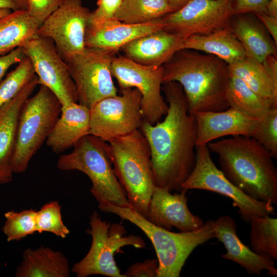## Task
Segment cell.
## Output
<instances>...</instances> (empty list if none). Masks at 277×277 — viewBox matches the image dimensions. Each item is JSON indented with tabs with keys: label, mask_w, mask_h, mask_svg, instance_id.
<instances>
[{
	"label": "cell",
	"mask_w": 277,
	"mask_h": 277,
	"mask_svg": "<svg viewBox=\"0 0 277 277\" xmlns=\"http://www.w3.org/2000/svg\"><path fill=\"white\" fill-rule=\"evenodd\" d=\"M255 15L277 45V18L266 13H256Z\"/></svg>",
	"instance_id": "40"
},
{
	"label": "cell",
	"mask_w": 277,
	"mask_h": 277,
	"mask_svg": "<svg viewBox=\"0 0 277 277\" xmlns=\"http://www.w3.org/2000/svg\"><path fill=\"white\" fill-rule=\"evenodd\" d=\"M16 1L21 9H27V3L26 0H16Z\"/></svg>",
	"instance_id": "44"
},
{
	"label": "cell",
	"mask_w": 277,
	"mask_h": 277,
	"mask_svg": "<svg viewBox=\"0 0 277 277\" xmlns=\"http://www.w3.org/2000/svg\"><path fill=\"white\" fill-rule=\"evenodd\" d=\"M228 68L231 75L242 79L259 95L277 104L276 55L262 62L247 56Z\"/></svg>",
	"instance_id": "23"
},
{
	"label": "cell",
	"mask_w": 277,
	"mask_h": 277,
	"mask_svg": "<svg viewBox=\"0 0 277 277\" xmlns=\"http://www.w3.org/2000/svg\"><path fill=\"white\" fill-rule=\"evenodd\" d=\"M105 148L131 207L146 217L155 187L146 137L137 129L106 143Z\"/></svg>",
	"instance_id": "5"
},
{
	"label": "cell",
	"mask_w": 277,
	"mask_h": 277,
	"mask_svg": "<svg viewBox=\"0 0 277 277\" xmlns=\"http://www.w3.org/2000/svg\"><path fill=\"white\" fill-rule=\"evenodd\" d=\"M98 209L115 214L139 228L152 243L157 256V277H179L185 262L199 245L215 238L213 220H209L192 231L173 232L156 226L131 207H123L103 201Z\"/></svg>",
	"instance_id": "4"
},
{
	"label": "cell",
	"mask_w": 277,
	"mask_h": 277,
	"mask_svg": "<svg viewBox=\"0 0 277 277\" xmlns=\"http://www.w3.org/2000/svg\"><path fill=\"white\" fill-rule=\"evenodd\" d=\"M22 47L32 63L39 85L49 89L62 107L77 103L75 84L52 40L36 35Z\"/></svg>",
	"instance_id": "14"
},
{
	"label": "cell",
	"mask_w": 277,
	"mask_h": 277,
	"mask_svg": "<svg viewBox=\"0 0 277 277\" xmlns=\"http://www.w3.org/2000/svg\"><path fill=\"white\" fill-rule=\"evenodd\" d=\"M26 1V10L40 26L46 18L60 6L64 0Z\"/></svg>",
	"instance_id": "35"
},
{
	"label": "cell",
	"mask_w": 277,
	"mask_h": 277,
	"mask_svg": "<svg viewBox=\"0 0 277 277\" xmlns=\"http://www.w3.org/2000/svg\"><path fill=\"white\" fill-rule=\"evenodd\" d=\"M235 14L266 13L270 0H231Z\"/></svg>",
	"instance_id": "37"
},
{
	"label": "cell",
	"mask_w": 277,
	"mask_h": 277,
	"mask_svg": "<svg viewBox=\"0 0 277 277\" xmlns=\"http://www.w3.org/2000/svg\"><path fill=\"white\" fill-rule=\"evenodd\" d=\"M162 85L168 105L164 120L154 125L143 120L140 129L150 149L155 186L180 192L195 163L196 121L182 86L174 81Z\"/></svg>",
	"instance_id": "1"
},
{
	"label": "cell",
	"mask_w": 277,
	"mask_h": 277,
	"mask_svg": "<svg viewBox=\"0 0 277 277\" xmlns=\"http://www.w3.org/2000/svg\"><path fill=\"white\" fill-rule=\"evenodd\" d=\"M90 115V109L78 103L62 107L60 116L45 142L47 145L55 153L73 146L89 134Z\"/></svg>",
	"instance_id": "22"
},
{
	"label": "cell",
	"mask_w": 277,
	"mask_h": 277,
	"mask_svg": "<svg viewBox=\"0 0 277 277\" xmlns=\"http://www.w3.org/2000/svg\"><path fill=\"white\" fill-rule=\"evenodd\" d=\"M25 54L22 46L18 47L10 52L0 55V81L7 70L13 65L18 64Z\"/></svg>",
	"instance_id": "39"
},
{
	"label": "cell",
	"mask_w": 277,
	"mask_h": 277,
	"mask_svg": "<svg viewBox=\"0 0 277 277\" xmlns=\"http://www.w3.org/2000/svg\"><path fill=\"white\" fill-rule=\"evenodd\" d=\"M195 151V165L182 185L183 189L208 190L231 199L233 206L238 208L241 218L247 223L255 216L275 214L272 204L251 197L226 178L213 163L207 145H196Z\"/></svg>",
	"instance_id": "10"
},
{
	"label": "cell",
	"mask_w": 277,
	"mask_h": 277,
	"mask_svg": "<svg viewBox=\"0 0 277 277\" xmlns=\"http://www.w3.org/2000/svg\"><path fill=\"white\" fill-rule=\"evenodd\" d=\"M173 12L168 0H122L114 18L128 24L147 23Z\"/></svg>",
	"instance_id": "29"
},
{
	"label": "cell",
	"mask_w": 277,
	"mask_h": 277,
	"mask_svg": "<svg viewBox=\"0 0 277 277\" xmlns=\"http://www.w3.org/2000/svg\"><path fill=\"white\" fill-rule=\"evenodd\" d=\"M187 191L184 189L172 194L165 189L155 186L145 217L153 224L170 231L173 227L180 232L200 228L204 222L189 210Z\"/></svg>",
	"instance_id": "16"
},
{
	"label": "cell",
	"mask_w": 277,
	"mask_h": 277,
	"mask_svg": "<svg viewBox=\"0 0 277 277\" xmlns=\"http://www.w3.org/2000/svg\"><path fill=\"white\" fill-rule=\"evenodd\" d=\"M229 27L247 56L262 62L269 56L276 55L277 45L257 18L247 14H235Z\"/></svg>",
	"instance_id": "24"
},
{
	"label": "cell",
	"mask_w": 277,
	"mask_h": 277,
	"mask_svg": "<svg viewBox=\"0 0 277 277\" xmlns=\"http://www.w3.org/2000/svg\"><path fill=\"white\" fill-rule=\"evenodd\" d=\"M190 0H168L173 12L179 10L187 4Z\"/></svg>",
	"instance_id": "43"
},
{
	"label": "cell",
	"mask_w": 277,
	"mask_h": 277,
	"mask_svg": "<svg viewBox=\"0 0 277 277\" xmlns=\"http://www.w3.org/2000/svg\"><path fill=\"white\" fill-rule=\"evenodd\" d=\"M163 66H145L125 56H115L111 64V73L120 89H137L142 95L141 111L144 121L154 125L165 116L168 105L162 95Z\"/></svg>",
	"instance_id": "12"
},
{
	"label": "cell",
	"mask_w": 277,
	"mask_h": 277,
	"mask_svg": "<svg viewBox=\"0 0 277 277\" xmlns=\"http://www.w3.org/2000/svg\"><path fill=\"white\" fill-rule=\"evenodd\" d=\"M183 40L177 34L161 29L134 39L120 50L124 56L138 64L159 67L181 50Z\"/></svg>",
	"instance_id": "21"
},
{
	"label": "cell",
	"mask_w": 277,
	"mask_h": 277,
	"mask_svg": "<svg viewBox=\"0 0 277 277\" xmlns=\"http://www.w3.org/2000/svg\"><path fill=\"white\" fill-rule=\"evenodd\" d=\"M35 75L30 60L25 56L0 82V107L13 98Z\"/></svg>",
	"instance_id": "32"
},
{
	"label": "cell",
	"mask_w": 277,
	"mask_h": 277,
	"mask_svg": "<svg viewBox=\"0 0 277 277\" xmlns=\"http://www.w3.org/2000/svg\"><path fill=\"white\" fill-rule=\"evenodd\" d=\"M181 49L204 52L218 57L228 65L247 56L244 48L229 26L207 35L189 36L183 41Z\"/></svg>",
	"instance_id": "25"
},
{
	"label": "cell",
	"mask_w": 277,
	"mask_h": 277,
	"mask_svg": "<svg viewBox=\"0 0 277 277\" xmlns=\"http://www.w3.org/2000/svg\"><path fill=\"white\" fill-rule=\"evenodd\" d=\"M270 153L277 157V107L270 109L260 118L252 137Z\"/></svg>",
	"instance_id": "34"
},
{
	"label": "cell",
	"mask_w": 277,
	"mask_h": 277,
	"mask_svg": "<svg viewBox=\"0 0 277 277\" xmlns=\"http://www.w3.org/2000/svg\"><path fill=\"white\" fill-rule=\"evenodd\" d=\"M227 100L229 107L250 117L261 118L275 104L264 98L254 92L240 78L231 75L227 90Z\"/></svg>",
	"instance_id": "28"
},
{
	"label": "cell",
	"mask_w": 277,
	"mask_h": 277,
	"mask_svg": "<svg viewBox=\"0 0 277 277\" xmlns=\"http://www.w3.org/2000/svg\"><path fill=\"white\" fill-rule=\"evenodd\" d=\"M158 268L157 259H147L133 263L124 274L126 277H157Z\"/></svg>",
	"instance_id": "36"
},
{
	"label": "cell",
	"mask_w": 277,
	"mask_h": 277,
	"mask_svg": "<svg viewBox=\"0 0 277 277\" xmlns=\"http://www.w3.org/2000/svg\"><path fill=\"white\" fill-rule=\"evenodd\" d=\"M20 111L12 162L13 173L24 172L33 156L46 142L62 111V105L47 87L39 85Z\"/></svg>",
	"instance_id": "7"
},
{
	"label": "cell",
	"mask_w": 277,
	"mask_h": 277,
	"mask_svg": "<svg viewBox=\"0 0 277 277\" xmlns=\"http://www.w3.org/2000/svg\"><path fill=\"white\" fill-rule=\"evenodd\" d=\"M36 216V211L33 209L6 212L2 231L7 241H19L37 232Z\"/></svg>",
	"instance_id": "31"
},
{
	"label": "cell",
	"mask_w": 277,
	"mask_h": 277,
	"mask_svg": "<svg viewBox=\"0 0 277 277\" xmlns=\"http://www.w3.org/2000/svg\"><path fill=\"white\" fill-rule=\"evenodd\" d=\"M234 15L231 0H190L162 19L164 29L177 34L184 39L228 27Z\"/></svg>",
	"instance_id": "15"
},
{
	"label": "cell",
	"mask_w": 277,
	"mask_h": 277,
	"mask_svg": "<svg viewBox=\"0 0 277 277\" xmlns=\"http://www.w3.org/2000/svg\"><path fill=\"white\" fill-rule=\"evenodd\" d=\"M121 2L122 0H98L97 8L91 12L90 18L103 19L113 17Z\"/></svg>",
	"instance_id": "38"
},
{
	"label": "cell",
	"mask_w": 277,
	"mask_h": 277,
	"mask_svg": "<svg viewBox=\"0 0 277 277\" xmlns=\"http://www.w3.org/2000/svg\"><path fill=\"white\" fill-rule=\"evenodd\" d=\"M120 90V95L102 99L90 109L89 134L108 142L140 128L141 93L134 88Z\"/></svg>",
	"instance_id": "11"
},
{
	"label": "cell",
	"mask_w": 277,
	"mask_h": 277,
	"mask_svg": "<svg viewBox=\"0 0 277 277\" xmlns=\"http://www.w3.org/2000/svg\"><path fill=\"white\" fill-rule=\"evenodd\" d=\"M71 269L66 256L48 247L27 248L16 269V277H69Z\"/></svg>",
	"instance_id": "26"
},
{
	"label": "cell",
	"mask_w": 277,
	"mask_h": 277,
	"mask_svg": "<svg viewBox=\"0 0 277 277\" xmlns=\"http://www.w3.org/2000/svg\"><path fill=\"white\" fill-rule=\"evenodd\" d=\"M195 114L196 146L207 145L225 136L252 137L260 119L246 115L235 109L220 111H197Z\"/></svg>",
	"instance_id": "18"
},
{
	"label": "cell",
	"mask_w": 277,
	"mask_h": 277,
	"mask_svg": "<svg viewBox=\"0 0 277 277\" xmlns=\"http://www.w3.org/2000/svg\"><path fill=\"white\" fill-rule=\"evenodd\" d=\"M0 9H9L13 11L20 9L16 0H0Z\"/></svg>",
	"instance_id": "41"
},
{
	"label": "cell",
	"mask_w": 277,
	"mask_h": 277,
	"mask_svg": "<svg viewBox=\"0 0 277 277\" xmlns=\"http://www.w3.org/2000/svg\"><path fill=\"white\" fill-rule=\"evenodd\" d=\"M91 12L81 0H64L38 27L36 35L52 40L63 59L86 48V31Z\"/></svg>",
	"instance_id": "13"
},
{
	"label": "cell",
	"mask_w": 277,
	"mask_h": 277,
	"mask_svg": "<svg viewBox=\"0 0 277 277\" xmlns=\"http://www.w3.org/2000/svg\"><path fill=\"white\" fill-rule=\"evenodd\" d=\"M213 229L215 238L226 250L221 255L223 258L236 263L249 274L260 275L266 270L271 275H277L275 260L257 254L240 240L236 234L235 222L232 217L222 215L213 220Z\"/></svg>",
	"instance_id": "19"
},
{
	"label": "cell",
	"mask_w": 277,
	"mask_h": 277,
	"mask_svg": "<svg viewBox=\"0 0 277 277\" xmlns=\"http://www.w3.org/2000/svg\"><path fill=\"white\" fill-rule=\"evenodd\" d=\"M12 10L9 9H0V18L10 14Z\"/></svg>",
	"instance_id": "45"
},
{
	"label": "cell",
	"mask_w": 277,
	"mask_h": 277,
	"mask_svg": "<svg viewBox=\"0 0 277 277\" xmlns=\"http://www.w3.org/2000/svg\"><path fill=\"white\" fill-rule=\"evenodd\" d=\"M89 224L90 228L87 231L92 239L90 248L86 255L73 265L71 271L77 277H126L116 265L115 254L127 246L144 248V240L138 235H125L127 231L123 225L103 220L96 211L92 213Z\"/></svg>",
	"instance_id": "8"
},
{
	"label": "cell",
	"mask_w": 277,
	"mask_h": 277,
	"mask_svg": "<svg viewBox=\"0 0 277 277\" xmlns=\"http://www.w3.org/2000/svg\"><path fill=\"white\" fill-rule=\"evenodd\" d=\"M164 29L162 18L138 24L124 23L114 17L103 19L89 18L85 34V47L118 52L134 39Z\"/></svg>",
	"instance_id": "17"
},
{
	"label": "cell",
	"mask_w": 277,
	"mask_h": 277,
	"mask_svg": "<svg viewBox=\"0 0 277 277\" xmlns=\"http://www.w3.org/2000/svg\"><path fill=\"white\" fill-rule=\"evenodd\" d=\"M163 83L174 81L182 87L190 112L220 111L229 108L227 90L228 65L214 55L181 49L163 65Z\"/></svg>",
	"instance_id": "2"
},
{
	"label": "cell",
	"mask_w": 277,
	"mask_h": 277,
	"mask_svg": "<svg viewBox=\"0 0 277 277\" xmlns=\"http://www.w3.org/2000/svg\"><path fill=\"white\" fill-rule=\"evenodd\" d=\"M38 85L35 75L13 98L0 107V184L12 180V162L20 111Z\"/></svg>",
	"instance_id": "20"
},
{
	"label": "cell",
	"mask_w": 277,
	"mask_h": 277,
	"mask_svg": "<svg viewBox=\"0 0 277 277\" xmlns=\"http://www.w3.org/2000/svg\"><path fill=\"white\" fill-rule=\"evenodd\" d=\"M266 13L277 18V0H270L266 7Z\"/></svg>",
	"instance_id": "42"
},
{
	"label": "cell",
	"mask_w": 277,
	"mask_h": 277,
	"mask_svg": "<svg viewBox=\"0 0 277 277\" xmlns=\"http://www.w3.org/2000/svg\"><path fill=\"white\" fill-rule=\"evenodd\" d=\"M117 52L86 47L65 60L75 84L77 102L89 109L100 100L117 95L111 64Z\"/></svg>",
	"instance_id": "9"
},
{
	"label": "cell",
	"mask_w": 277,
	"mask_h": 277,
	"mask_svg": "<svg viewBox=\"0 0 277 277\" xmlns=\"http://www.w3.org/2000/svg\"><path fill=\"white\" fill-rule=\"evenodd\" d=\"M221 170L234 186L251 197L277 204V169L270 153L253 137L242 135L211 142Z\"/></svg>",
	"instance_id": "3"
},
{
	"label": "cell",
	"mask_w": 277,
	"mask_h": 277,
	"mask_svg": "<svg viewBox=\"0 0 277 277\" xmlns=\"http://www.w3.org/2000/svg\"><path fill=\"white\" fill-rule=\"evenodd\" d=\"M250 246L258 255L277 259V219L255 216L250 222Z\"/></svg>",
	"instance_id": "30"
},
{
	"label": "cell",
	"mask_w": 277,
	"mask_h": 277,
	"mask_svg": "<svg viewBox=\"0 0 277 277\" xmlns=\"http://www.w3.org/2000/svg\"><path fill=\"white\" fill-rule=\"evenodd\" d=\"M105 144L94 135L84 136L74 145L72 152L60 156L57 168L85 174L92 183L90 192L98 203L106 201L118 206L131 207L115 175Z\"/></svg>",
	"instance_id": "6"
},
{
	"label": "cell",
	"mask_w": 277,
	"mask_h": 277,
	"mask_svg": "<svg viewBox=\"0 0 277 277\" xmlns=\"http://www.w3.org/2000/svg\"><path fill=\"white\" fill-rule=\"evenodd\" d=\"M61 211V206L57 201H51L43 205L36 211L37 232H48L66 238L70 231L63 221Z\"/></svg>",
	"instance_id": "33"
},
{
	"label": "cell",
	"mask_w": 277,
	"mask_h": 277,
	"mask_svg": "<svg viewBox=\"0 0 277 277\" xmlns=\"http://www.w3.org/2000/svg\"><path fill=\"white\" fill-rule=\"evenodd\" d=\"M39 25L26 10L18 9L0 18V55L22 46L36 35Z\"/></svg>",
	"instance_id": "27"
}]
</instances>
